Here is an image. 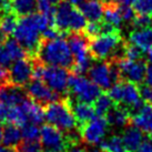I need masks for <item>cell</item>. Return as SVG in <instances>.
I'll list each match as a JSON object with an SVG mask.
<instances>
[{
    "label": "cell",
    "instance_id": "cell-47",
    "mask_svg": "<svg viewBox=\"0 0 152 152\" xmlns=\"http://www.w3.org/2000/svg\"><path fill=\"white\" fill-rule=\"evenodd\" d=\"M118 2L120 4H126V6H131L134 2V0H118Z\"/></svg>",
    "mask_w": 152,
    "mask_h": 152
},
{
    "label": "cell",
    "instance_id": "cell-45",
    "mask_svg": "<svg viewBox=\"0 0 152 152\" xmlns=\"http://www.w3.org/2000/svg\"><path fill=\"white\" fill-rule=\"evenodd\" d=\"M69 4H71L72 6H75V7H79L85 0H67Z\"/></svg>",
    "mask_w": 152,
    "mask_h": 152
},
{
    "label": "cell",
    "instance_id": "cell-40",
    "mask_svg": "<svg viewBox=\"0 0 152 152\" xmlns=\"http://www.w3.org/2000/svg\"><path fill=\"white\" fill-rule=\"evenodd\" d=\"M137 152H152V141L150 139V137H149V139L144 140L142 142V144L139 147Z\"/></svg>",
    "mask_w": 152,
    "mask_h": 152
},
{
    "label": "cell",
    "instance_id": "cell-31",
    "mask_svg": "<svg viewBox=\"0 0 152 152\" xmlns=\"http://www.w3.org/2000/svg\"><path fill=\"white\" fill-rule=\"evenodd\" d=\"M82 32L89 40L100 36L102 34V21H89Z\"/></svg>",
    "mask_w": 152,
    "mask_h": 152
},
{
    "label": "cell",
    "instance_id": "cell-4",
    "mask_svg": "<svg viewBox=\"0 0 152 152\" xmlns=\"http://www.w3.org/2000/svg\"><path fill=\"white\" fill-rule=\"evenodd\" d=\"M109 96L114 103L127 108L131 115L143 106L139 86L130 81L121 80L114 83L109 89Z\"/></svg>",
    "mask_w": 152,
    "mask_h": 152
},
{
    "label": "cell",
    "instance_id": "cell-17",
    "mask_svg": "<svg viewBox=\"0 0 152 152\" xmlns=\"http://www.w3.org/2000/svg\"><path fill=\"white\" fill-rule=\"evenodd\" d=\"M131 122L143 133L152 137V104L145 102L135 113L131 115Z\"/></svg>",
    "mask_w": 152,
    "mask_h": 152
},
{
    "label": "cell",
    "instance_id": "cell-27",
    "mask_svg": "<svg viewBox=\"0 0 152 152\" xmlns=\"http://www.w3.org/2000/svg\"><path fill=\"white\" fill-rule=\"evenodd\" d=\"M100 150L102 152H128L123 143L122 137L113 134L103 140L100 143Z\"/></svg>",
    "mask_w": 152,
    "mask_h": 152
},
{
    "label": "cell",
    "instance_id": "cell-11",
    "mask_svg": "<svg viewBox=\"0 0 152 152\" xmlns=\"http://www.w3.org/2000/svg\"><path fill=\"white\" fill-rule=\"evenodd\" d=\"M32 73H34L32 57L16 60L9 68V82L18 87L25 88L32 79Z\"/></svg>",
    "mask_w": 152,
    "mask_h": 152
},
{
    "label": "cell",
    "instance_id": "cell-14",
    "mask_svg": "<svg viewBox=\"0 0 152 152\" xmlns=\"http://www.w3.org/2000/svg\"><path fill=\"white\" fill-rule=\"evenodd\" d=\"M28 98L26 90L22 87H18L12 83H7L0 88V102L7 108L20 104Z\"/></svg>",
    "mask_w": 152,
    "mask_h": 152
},
{
    "label": "cell",
    "instance_id": "cell-10",
    "mask_svg": "<svg viewBox=\"0 0 152 152\" xmlns=\"http://www.w3.org/2000/svg\"><path fill=\"white\" fill-rule=\"evenodd\" d=\"M109 123L106 117H96L91 121L78 128L81 140L89 145H97L101 143L107 134Z\"/></svg>",
    "mask_w": 152,
    "mask_h": 152
},
{
    "label": "cell",
    "instance_id": "cell-43",
    "mask_svg": "<svg viewBox=\"0 0 152 152\" xmlns=\"http://www.w3.org/2000/svg\"><path fill=\"white\" fill-rule=\"evenodd\" d=\"M7 112H8V108L0 102V121H6Z\"/></svg>",
    "mask_w": 152,
    "mask_h": 152
},
{
    "label": "cell",
    "instance_id": "cell-15",
    "mask_svg": "<svg viewBox=\"0 0 152 152\" xmlns=\"http://www.w3.org/2000/svg\"><path fill=\"white\" fill-rule=\"evenodd\" d=\"M67 99L69 104H70L72 113L76 118L78 128L83 126L85 123L89 122V121H91L93 118H96V112H94V109L91 106V103L78 101V100L69 97V96H67Z\"/></svg>",
    "mask_w": 152,
    "mask_h": 152
},
{
    "label": "cell",
    "instance_id": "cell-22",
    "mask_svg": "<svg viewBox=\"0 0 152 152\" xmlns=\"http://www.w3.org/2000/svg\"><path fill=\"white\" fill-rule=\"evenodd\" d=\"M23 109H25L28 121L34 124H41L45 120V107L39 104L37 102L32 101L31 99H26L21 103Z\"/></svg>",
    "mask_w": 152,
    "mask_h": 152
},
{
    "label": "cell",
    "instance_id": "cell-36",
    "mask_svg": "<svg viewBox=\"0 0 152 152\" xmlns=\"http://www.w3.org/2000/svg\"><path fill=\"white\" fill-rule=\"evenodd\" d=\"M12 64L13 59L7 49L6 45L4 43L0 45V67L4 68V69H9Z\"/></svg>",
    "mask_w": 152,
    "mask_h": 152
},
{
    "label": "cell",
    "instance_id": "cell-2",
    "mask_svg": "<svg viewBox=\"0 0 152 152\" xmlns=\"http://www.w3.org/2000/svg\"><path fill=\"white\" fill-rule=\"evenodd\" d=\"M34 58L45 66H57L71 70L75 58L64 37L56 39H41Z\"/></svg>",
    "mask_w": 152,
    "mask_h": 152
},
{
    "label": "cell",
    "instance_id": "cell-23",
    "mask_svg": "<svg viewBox=\"0 0 152 152\" xmlns=\"http://www.w3.org/2000/svg\"><path fill=\"white\" fill-rule=\"evenodd\" d=\"M10 11L18 17H25L37 10V0H8Z\"/></svg>",
    "mask_w": 152,
    "mask_h": 152
},
{
    "label": "cell",
    "instance_id": "cell-1",
    "mask_svg": "<svg viewBox=\"0 0 152 152\" xmlns=\"http://www.w3.org/2000/svg\"><path fill=\"white\" fill-rule=\"evenodd\" d=\"M51 26H55V19L43 13H32L20 17L13 32L15 39L30 57H34L42 39L40 34Z\"/></svg>",
    "mask_w": 152,
    "mask_h": 152
},
{
    "label": "cell",
    "instance_id": "cell-3",
    "mask_svg": "<svg viewBox=\"0 0 152 152\" xmlns=\"http://www.w3.org/2000/svg\"><path fill=\"white\" fill-rule=\"evenodd\" d=\"M45 120L66 134L78 129L76 118L72 113L67 96L61 100L50 102L45 106Z\"/></svg>",
    "mask_w": 152,
    "mask_h": 152
},
{
    "label": "cell",
    "instance_id": "cell-13",
    "mask_svg": "<svg viewBox=\"0 0 152 152\" xmlns=\"http://www.w3.org/2000/svg\"><path fill=\"white\" fill-rule=\"evenodd\" d=\"M121 76V80H127L139 86L144 81L147 64L144 60H129L121 59L117 61Z\"/></svg>",
    "mask_w": 152,
    "mask_h": 152
},
{
    "label": "cell",
    "instance_id": "cell-35",
    "mask_svg": "<svg viewBox=\"0 0 152 152\" xmlns=\"http://www.w3.org/2000/svg\"><path fill=\"white\" fill-rule=\"evenodd\" d=\"M37 10L40 13H43L49 17H55V4H52L49 0H37Z\"/></svg>",
    "mask_w": 152,
    "mask_h": 152
},
{
    "label": "cell",
    "instance_id": "cell-16",
    "mask_svg": "<svg viewBox=\"0 0 152 152\" xmlns=\"http://www.w3.org/2000/svg\"><path fill=\"white\" fill-rule=\"evenodd\" d=\"M75 9V6L69 4L67 0H62L57 4L55 11V27L64 36L69 34V23L71 19L72 11Z\"/></svg>",
    "mask_w": 152,
    "mask_h": 152
},
{
    "label": "cell",
    "instance_id": "cell-50",
    "mask_svg": "<svg viewBox=\"0 0 152 152\" xmlns=\"http://www.w3.org/2000/svg\"><path fill=\"white\" fill-rule=\"evenodd\" d=\"M49 1H50L52 4H58L60 1H62V0H49Z\"/></svg>",
    "mask_w": 152,
    "mask_h": 152
},
{
    "label": "cell",
    "instance_id": "cell-6",
    "mask_svg": "<svg viewBox=\"0 0 152 152\" xmlns=\"http://www.w3.org/2000/svg\"><path fill=\"white\" fill-rule=\"evenodd\" d=\"M89 79L101 90H109L114 83L121 81L117 61L112 60H99L89 69Z\"/></svg>",
    "mask_w": 152,
    "mask_h": 152
},
{
    "label": "cell",
    "instance_id": "cell-19",
    "mask_svg": "<svg viewBox=\"0 0 152 152\" xmlns=\"http://www.w3.org/2000/svg\"><path fill=\"white\" fill-rule=\"evenodd\" d=\"M79 9L89 21H101L103 18L104 4L101 0H85L79 6Z\"/></svg>",
    "mask_w": 152,
    "mask_h": 152
},
{
    "label": "cell",
    "instance_id": "cell-29",
    "mask_svg": "<svg viewBox=\"0 0 152 152\" xmlns=\"http://www.w3.org/2000/svg\"><path fill=\"white\" fill-rule=\"evenodd\" d=\"M18 20L19 17L13 12H4L0 18V29L7 36L13 34L18 25Z\"/></svg>",
    "mask_w": 152,
    "mask_h": 152
},
{
    "label": "cell",
    "instance_id": "cell-52",
    "mask_svg": "<svg viewBox=\"0 0 152 152\" xmlns=\"http://www.w3.org/2000/svg\"><path fill=\"white\" fill-rule=\"evenodd\" d=\"M2 13H4V11H2V9L0 8V18H1V16H2Z\"/></svg>",
    "mask_w": 152,
    "mask_h": 152
},
{
    "label": "cell",
    "instance_id": "cell-30",
    "mask_svg": "<svg viewBox=\"0 0 152 152\" xmlns=\"http://www.w3.org/2000/svg\"><path fill=\"white\" fill-rule=\"evenodd\" d=\"M21 134L23 141H38L40 139V129L37 124L28 122L21 127Z\"/></svg>",
    "mask_w": 152,
    "mask_h": 152
},
{
    "label": "cell",
    "instance_id": "cell-12",
    "mask_svg": "<svg viewBox=\"0 0 152 152\" xmlns=\"http://www.w3.org/2000/svg\"><path fill=\"white\" fill-rule=\"evenodd\" d=\"M25 90L28 98L43 107L50 102L58 101L64 98L61 97L59 93L55 92L53 90H51L40 79H31V81L25 87Z\"/></svg>",
    "mask_w": 152,
    "mask_h": 152
},
{
    "label": "cell",
    "instance_id": "cell-24",
    "mask_svg": "<svg viewBox=\"0 0 152 152\" xmlns=\"http://www.w3.org/2000/svg\"><path fill=\"white\" fill-rule=\"evenodd\" d=\"M22 142L21 129L16 124L7 123L4 127L2 132V144L10 147V148H17Z\"/></svg>",
    "mask_w": 152,
    "mask_h": 152
},
{
    "label": "cell",
    "instance_id": "cell-28",
    "mask_svg": "<svg viewBox=\"0 0 152 152\" xmlns=\"http://www.w3.org/2000/svg\"><path fill=\"white\" fill-rule=\"evenodd\" d=\"M113 100L110 98L109 93H101L93 102V109L98 117H106L111 108L113 107Z\"/></svg>",
    "mask_w": 152,
    "mask_h": 152
},
{
    "label": "cell",
    "instance_id": "cell-21",
    "mask_svg": "<svg viewBox=\"0 0 152 152\" xmlns=\"http://www.w3.org/2000/svg\"><path fill=\"white\" fill-rule=\"evenodd\" d=\"M129 42L143 51H149L152 48V28L135 29L129 36Z\"/></svg>",
    "mask_w": 152,
    "mask_h": 152
},
{
    "label": "cell",
    "instance_id": "cell-8",
    "mask_svg": "<svg viewBox=\"0 0 152 152\" xmlns=\"http://www.w3.org/2000/svg\"><path fill=\"white\" fill-rule=\"evenodd\" d=\"M71 73L69 69L57 66H45L42 67L40 80H42L51 90L59 93L62 97L69 90V79Z\"/></svg>",
    "mask_w": 152,
    "mask_h": 152
},
{
    "label": "cell",
    "instance_id": "cell-26",
    "mask_svg": "<svg viewBox=\"0 0 152 152\" xmlns=\"http://www.w3.org/2000/svg\"><path fill=\"white\" fill-rule=\"evenodd\" d=\"M6 121L9 123H12V124H16L18 127H22V126H25L26 123L29 122L27 113H26V111L21 103L18 104V106L8 108Z\"/></svg>",
    "mask_w": 152,
    "mask_h": 152
},
{
    "label": "cell",
    "instance_id": "cell-51",
    "mask_svg": "<svg viewBox=\"0 0 152 152\" xmlns=\"http://www.w3.org/2000/svg\"><path fill=\"white\" fill-rule=\"evenodd\" d=\"M101 1L106 4H109V2H113V1H115V0H101Z\"/></svg>",
    "mask_w": 152,
    "mask_h": 152
},
{
    "label": "cell",
    "instance_id": "cell-7",
    "mask_svg": "<svg viewBox=\"0 0 152 152\" xmlns=\"http://www.w3.org/2000/svg\"><path fill=\"white\" fill-rule=\"evenodd\" d=\"M69 91L73 99L87 103H93L102 93L101 89L90 79L83 75H75L72 72L69 79Z\"/></svg>",
    "mask_w": 152,
    "mask_h": 152
},
{
    "label": "cell",
    "instance_id": "cell-34",
    "mask_svg": "<svg viewBox=\"0 0 152 152\" xmlns=\"http://www.w3.org/2000/svg\"><path fill=\"white\" fill-rule=\"evenodd\" d=\"M143 51L139 49L138 47L130 42H126V50H124V57L129 60H141L142 59Z\"/></svg>",
    "mask_w": 152,
    "mask_h": 152
},
{
    "label": "cell",
    "instance_id": "cell-53",
    "mask_svg": "<svg viewBox=\"0 0 152 152\" xmlns=\"http://www.w3.org/2000/svg\"><path fill=\"white\" fill-rule=\"evenodd\" d=\"M4 2V0H0V8H1V4Z\"/></svg>",
    "mask_w": 152,
    "mask_h": 152
},
{
    "label": "cell",
    "instance_id": "cell-38",
    "mask_svg": "<svg viewBox=\"0 0 152 152\" xmlns=\"http://www.w3.org/2000/svg\"><path fill=\"white\" fill-rule=\"evenodd\" d=\"M140 91H141V97L143 99V101L152 104V87L143 86Z\"/></svg>",
    "mask_w": 152,
    "mask_h": 152
},
{
    "label": "cell",
    "instance_id": "cell-32",
    "mask_svg": "<svg viewBox=\"0 0 152 152\" xmlns=\"http://www.w3.org/2000/svg\"><path fill=\"white\" fill-rule=\"evenodd\" d=\"M132 4L137 15H152V0H134Z\"/></svg>",
    "mask_w": 152,
    "mask_h": 152
},
{
    "label": "cell",
    "instance_id": "cell-39",
    "mask_svg": "<svg viewBox=\"0 0 152 152\" xmlns=\"http://www.w3.org/2000/svg\"><path fill=\"white\" fill-rule=\"evenodd\" d=\"M66 152H89L87 150L85 145H82L80 143V141H77V142H72L69 144L67 151Z\"/></svg>",
    "mask_w": 152,
    "mask_h": 152
},
{
    "label": "cell",
    "instance_id": "cell-18",
    "mask_svg": "<svg viewBox=\"0 0 152 152\" xmlns=\"http://www.w3.org/2000/svg\"><path fill=\"white\" fill-rule=\"evenodd\" d=\"M106 119L109 126L115 128H126L131 122V113L127 108L121 104H117L112 107L107 113Z\"/></svg>",
    "mask_w": 152,
    "mask_h": 152
},
{
    "label": "cell",
    "instance_id": "cell-42",
    "mask_svg": "<svg viewBox=\"0 0 152 152\" xmlns=\"http://www.w3.org/2000/svg\"><path fill=\"white\" fill-rule=\"evenodd\" d=\"M144 83H145V86L152 87V64H147V71H145V77H144Z\"/></svg>",
    "mask_w": 152,
    "mask_h": 152
},
{
    "label": "cell",
    "instance_id": "cell-33",
    "mask_svg": "<svg viewBox=\"0 0 152 152\" xmlns=\"http://www.w3.org/2000/svg\"><path fill=\"white\" fill-rule=\"evenodd\" d=\"M131 23L135 29L150 28L152 25V18L149 15H135V17L133 18Z\"/></svg>",
    "mask_w": 152,
    "mask_h": 152
},
{
    "label": "cell",
    "instance_id": "cell-44",
    "mask_svg": "<svg viewBox=\"0 0 152 152\" xmlns=\"http://www.w3.org/2000/svg\"><path fill=\"white\" fill-rule=\"evenodd\" d=\"M0 152H16V149L2 144V145H0Z\"/></svg>",
    "mask_w": 152,
    "mask_h": 152
},
{
    "label": "cell",
    "instance_id": "cell-37",
    "mask_svg": "<svg viewBox=\"0 0 152 152\" xmlns=\"http://www.w3.org/2000/svg\"><path fill=\"white\" fill-rule=\"evenodd\" d=\"M119 10H120V15H121L122 20L126 22H132L133 18H134L135 15H137L134 11V9L131 8V6H126V4H119Z\"/></svg>",
    "mask_w": 152,
    "mask_h": 152
},
{
    "label": "cell",
    "instance_id": "cell-5",
    "mask_svg": "<svg viewBox=\"0 0 152 152\" xmlns=\"http://www.w3.org/2000/svg\"><path fill=\"white\" fill-rule=\"evenodd\" d=\"M123 41L119 30L102 34L89 40V50L94 60H111Z\"/></svg>",
    "mask_w": 152,
    "mask_h": 152
},
{
    "label": "cell",
    "instance_id": "cell-46",
    "mask_svg": "<svg viewBox=\"0 0 152 152\" xmlns=\"http://www.w3.org/2000/svg\"><path fill=\"white\" fill-rule=\"evenodd\" d=\"M7 41V34H4L2 30L0 29V45H2Z\"/></svg>",
    "mask_w": 152,
    "mask_h": 152
},
{
    "label": "cell",
    "instance_id": "cell-20",
    "mask_svg": "<svg viewBox=\"0 0 152 152\" xmlns=\"http://www.w3.org/2000/svg\"><path fill=\"white\" fill-rule=\"evenodd\" d=\"M123 143L128 152H137L139 147L143 142V132L135 126L128 124L122 134Z\"/></svg>",
    "mask_w": 152,
    "mask_h": 152
},
{
    "label": "cell",
    "instance_id": "cell-41",
    "mask_svg": "<svg viewBox=\"0 0 152 152\" xmlns=\"http://www.w3.org/2000/svg\"><path fill=\"white\" fill-rule=\"evenodd\" d=\"M9 83V76L8 71L4 68L0 67V88Z\"/></svg>",
    "mask_w": 152,
    "mask_h": 152
},
{
    "label": "cell",
    "instance_id": "cell-25",
    "mask_svg": "<svg viewBox=\"0 0 152 152\" xmlns=\"http://www.w3.org/2000/svg\"><path fill=\"white\" fill-rule=\"evenodd\" d=\"M103 21L113 26L114 28L119 29V27L122 23V18L119 10V4L117 1L109 2L104 4V11H103Z\"/></svg>",
    "mask_w": 152,
    "mask_h": 152
},
{
    "label": "cell",
    "instance_id": "cell-9",
    "mask_svg": "<svg viewBox=\"0 0 152 152\" xmlns=\"http://www.w3.org/2000/svg\"><path fill=\"white\" fill-rule=\"evenodd\" d=\"M39 140L46 152H66L69 147L66 133L49 123L41 127Z\"/></svg>",
    "mask_w": 152,
    "mask_h": 152
},
{
    "label": "cell",
    "instance_id": "cell-49",
    "mask_svg": "<svg viewBox=\"0 0 152 152\" xmlns=\"http://www.w3.org/2000/svg\"><path fill=\"white\" fill-rule=\"evenodd\" d=\"M2 132H4V127L0 123V142H2Z\"/></svg>",
    "mask_w": 152,
    "mask_h": 152
},
{
    "label": "cell",
    "instance_id": "cell-48",
    "mask_svg": "<svg viewBox=\"0 0 152 152\" xmlns=\"http://www.w3.org/2000/svg\"><path fill=\"white\" fill-rule=\"evenodd\" d=\"M148 60L152 64V48L148 51Z\"/></svg>",
    "mask_w": 152,
    "mask_h": 152
}]
</instances>
